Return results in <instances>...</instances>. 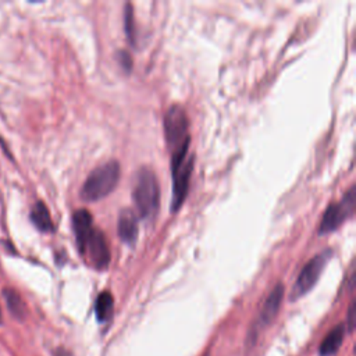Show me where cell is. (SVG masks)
<instances>
[{
  "mask_svg": "<svg viewBox=\"0 0 356 356\" xmlns=\"http://www.w3.org/2000/svg\"><path fill=\"white\" fill-rule=\"evenodd\" d=\"M120 164L110 160L96 167L86 178L81 189V197L85 202H97L114 191L120 181Z\"/></svg>",
  "mask_w": 356,
  "mask_h": 356,
  "instance_id": "1",
  "label": "cell"
},
{
  "mask_svg": "<svg viewBox=\"0 0 356 356\" xmlns=\"http://www.w3.org/2000/svg\"><path fill=\"white\" fill-rule=\"evenodd\" d=\"M132 196L136 210L142 218L150 220L157 214L160 206V188L152 170L140 168L138 171Z\"/></svg>",
  "mask_w": 356,
  "mask_h": 356,
  "instance_id": "2",
  "label": "cell"
},
{
  "mask_svg": "<svg viewBox=\"0 0 356 356\" xmlns=\"http://www.w3.org/2000/svg\"><path fill=\"white\" fill-rule=\"evenodd\" d=\"M193 167V157L189 154V145L184 146L171 156V171H172V200L171 210L177 211L188 192L189 177Z\"/></svg>",
  "mask_w": 356,
  "mask_h": 356,
  "instance_id": "3",
  "label": "cell"
},
{
  "mask_svg": "<svg viewBox=\"0 0 356 356\" xmlns=\"http://www.w3.org/2000/svg\"><path fill=\"white\" fill-rule=\"evenodd\" d=\"M164 135L171 153L189 145L188 118L181 106L174 104L167 110L164 115Z\"/></svg>",
  "mask_w": 356,
  "mask_h": 356,
  "instance_id": "4",
  "label": "cell"
},
{
  "mask_svg": "<svg viewBox=\"0 0 356 356\" xmlns=\"http://www.w3.org/2000/svg\"><path fill=\"white\" fill-rule=\"evenodd\" d=\"M331 256H332V252L328 249V250H324V252L316 254L312 260H309L305 264V267L302 268L300 274L298 275V278L293 284V288L291 292L292 300H296V299L305 296L316 285L324 267L330 261Z\"/></svg>",
  "mask_w": 356,
  "mask_h": 356,
  "instance_id": "5",
  "label": "cell"
},
{
  "mask_svg": "<svg viewBox=\"0 0 356 356\" xmlns=\"http://www.w3.org/2000/svg\"><path fill=\"white\" fill-rule=\"evenodd\" d=\"M355 210V188L352 186L346 195L342 197L341 202L338 203H331L321 220L318 234H328L334 229H337L348 217L353 214Z\"/></svg>",
  "mask_w": 356,
  "mask_h": 356,
  "instance_id": "6",
  "label": "cell"
},
{
  "mask_svg": "<svg viewBox=\"0 0 356 356\" xmlns=\"http://www.w3.org/2000/svg\"><path fill=\"white\" fill-rule=\"evenodd\" d=\"M82 256L96 268H106L110 263V250L107 246V241L102 231L93 229L90 235L78 245Z\"/></svg>",
  "mask_w": 356,
  "mask_h": 356,
  "instance_id": "7",
  "label": "cell"
},
{
  "mask_svg": "<svg viewBox=\"0 0 356 356\" xmlns=\"http://www.w3.org/2000/svg\"><path fill=\"white\" fill-rule=\"evenodd\" d=\"M284 299V285L280 282L274 286V289L270 292V295L267 296L261 310H260V316H259V324L261 327H266L268 324H271L274 321V318L278 314L281 302Z\"/></svg>",
  "mask_w": 356,
  "mask_h": 356,
  "instance_id": "8",
  "label": "cell"
},
{
  "mask_svg": "<svg viewBox=\"0 0 356 356\" xmlns=\"http://www.w3.org/2000/svg\"><path fill=\"white\" fill-rule=\"evenodd\" d=\"M118 235L120 238L127 243V245H135L136 239H138V232H139V227H138V218L136 214L129 210L125 209L120 213L118 217Z\"/></svg>",
  "mask_w": 356,
  "mask_h": 356,
  "instance_id": "9",
  "label": "cell"
},
{
  "mask_svg": "<svg viewBox=\"0 0 356 356\" xmlns=\"http://www.w3.org/2000/svg\"><path fill=\"white\" fill-rule=\"evenodd\" d=\"M72 228H74L76 243L78 245L82 243L95 229L92 214L86 209L76 210L72 216Z\"/></svg>",
  "mask_w": 356,
  "mask_h": 356,
  "instance_id": "10",
  "label": "cell"
},
{
  "mask_svg": "<svg viewBox=\"0 0 356 356\" xmlns=\"http://www.w3.org/2000/svg\"><path fill=\"white\" fill-rule=\"evenodd\" d=\"M343 337H345V325L343 324H338L337 327H334L323 339L318 352L320 356H332L338 352V349L341 348L342 342H343Z\"/></svg>",
  "mask_w": 356,
  "mask_h": 356,
  "instance_id": "11",
  "label": "cell"
},
{
  "mask_svg": "<svg viewBox=\"0 0 356 356\" xmlns=\"http://www.w3.org/2000/svg\"><path fill=\"white\" fill-rule=\"evenodd\" d=\"M29 218L32 221V224L42 232H50L53 231V221H51V216L49 213L47 206L38 200L32 209H31V214Z\"/></svg>",
  "mask_w": 356,
  "mask_h": 356,
  "instance_id": "12",
  "label": "cell"
},
{
  "mask_svg": "<svg viewBox=\"0 0 356 356\" xmlns=\"http://www.w3.org/2000/svg\"><path fill=\"white\" fill-rule=\"evenodd\" d=\"M3 296H4L7 309L11 313V316L14 318L22 321L26 317V306H25V302L22 300L21 295L13 288H4Z\"/></svg>",
  "mask_w": 356,
  "mask_h": 356,
  "instance_id": "13",
  "label": "cell"
},
{
  "mask_svg": "<svg viewBox=\"0 0 356 356\" xmlns=\"http://www.w3.org/2000/svg\"><path fill=\"white\" fill-rule=\"evenodd\" d=\"M113 309H114V300L110 292H102L95 303V313H96V318L100 323L107 321L111 314H113Z\"/></svg>",
  "mask_w": 356,
  "mask_h": 356,
  "instance_id": "14",
  "label": "cell"
},
{
  "mask_svg": "<svg viewBox=\"0 0 356 356\" xmlns=\"http://www.w3.org/2000/svg\"><path fill=\"white\" fill-rule=\"evenodd\" d=\"M117 58H118L121 67H124L125 70L129 71V68H131V65H132V61H131V57L128 56V53H125V51H118Z\"/></svg>",
  "mask_w": 356,
  "mask_h": 356,
  "instance_id": "15",
  "label": "cell"
},
{
  "mask_svg": "<svg viewBox=\"0 0 356 356\" xmlns=\"http://www.w3.org/2000/svg\"><path fill=\"white\" fill-rule=\"evenodd\" d=\"M346 324H348V330L349 332L353 331L355 328V305L353 302L349 305V309H348V318H346Z\"/></svg>",
  "mask_w": 356,
  "mask_h": 356,
  "instance_id": "16",
  "label": "cell"
},
{
  "mask_svg": "<svg viewBox=\"0 0 356 356\" xmlns=\"http://www.w3.org/2000/svg\"><path fill=\"white\" fill-rule=\"evenodd\" d=\"M53 356H72V353L64 348H57L53 353Z\"/></svg>",
  "mask_w": 356,
  "mask_h": 356,
  "instance_id": "17",
  "label": "cell"
},
{
  "mask_svg": "<svg viewBox=\"0 0 356 356\" xmlns=\"http://www.w3.org/2000/svg\"><path fill=\"white\" fill-rule=\"evenodd\" d=\"M0 323H1V309H0Z\"/></svg>",
  "mask_w": 356,
  "mask_h": 356,
  "instance_id": "18",
  "label": "cell"
}]
</instances>
